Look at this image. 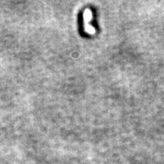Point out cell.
<instances>
[{
	"label": "cell",
	"mask_w": 164,
	"mask_h": 164,
	"mask_svg": "<svg viewBox=\"0 0 164 164\" xmlns=\"http://www.w3.org/2000/svg\"><path fill=\"white\" fill-rule=\"evenodd\" d=\"M84 26H85V29L87 32H88L89 34H94L95 32V30L92 26L90 24V21L92 18V13L89 9H87L84 11Z\"/></svg>",
	"instance_id": "cell-1"
}]
</instances>
